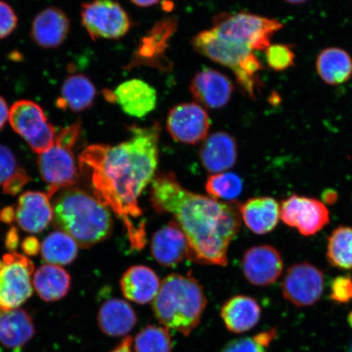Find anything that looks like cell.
Segmentation results:
<instances>
[{"label":"cell","mask_w":352,"mask_h":352,"mask_svg":"<svg viewBox=\"0 0 352 352\" xmlns=\"http://www.w3.org/2000/svg\"><path fill=\"white\" fill-rule=\"evenodd\" d=\"M129 138L110 146L92 144L78 157L82 173L89 176L98 199L121 219L132 248L146 244L145 228L136 223L142 217L139 199L153 182L160 160L161 127L132 126Z\"/></svg>","instance_id":"obj_1"},{"label":"cell","mask_w":352,"mask_h":352,"mask_svg":"<svg viewBox=\"0 0 352 352\" xmlns=\"http://www.w3.org/2000/svg\"><path fill=\"white\" fill-rule=\"evenodd\" d=\"M153 208L170 214L186 235L192 261L228 265V249L240 231V205L187 190L173 173L155 175L151 192Z\"/></svg>","instance_id":"obj_2"},{"label":"cell","mask_w":352,"mask_h":352,"mask_svg":"<svg viewBox=\"0 0 352 352\" xmlns=\"http://www.w3.org/2000/svg\"><path fill=\"white\" fill-rule=\"evenodd\" d=\"M54 224L83 248L109 239L113 228L112 213L98 197L76 188H66L56 198Z\"/></svg>","instance_id":"obj_3"},{"label":"cell","mask_w":352,"mask_h":352,"mask_svg":"<svg viewBox=\"0 0 352 352\" xmlns=\"http://www.w3.org/2000/svg\"><path fill=\"white\" fill-rule=\"evenodd\" d=\"M206 302L204 289L195 277L173 274L162 281L153 311L164 327L188 336L199 324Z\"/></svg>","instance_id":"obj_4"},{"label":"cell","mask_w":352,"mask_h":352,"mask_svg":"<svg viewBox=\"0 0 352 352\" xmlns=\"http://www.w3.org/2000/svg\"><path fill=\"white\" fill-rule=\"evenodd\" d=\"M192 45L198 54L230 69L242 91L249 98H256L261 86L258 73L263 65L249 47L226 41L211 30L197 34L192 38Z\"/></svg>","instance_id":"obj_5"},{"label":"cell","mask_w":352,"mask_h":352,"mask_svg":"<svg viewBox=\"0 0 352 352\" xmlns=\"http://www.w3.org/2000/svg\"><path fill=\"white\" fill-rule=\"evenodd\" d=\"M82 131L80 121L61 129L56 133L51 148L39 154V173L48 184L47 195L54 197L60 189L72 187L78 179V168L73 153Z\"/></svg>","instance_id":"obj_6"},{"label":"cell","mask_w":352,"mask_h":352,"mask_svg":"<svg viewBox=\"0 0 352 352\" xmlns=\"http://www.w3.org/2000/svg\"><path fill=\"white\" fill-rule=\"evenodd\" d=\"M283 28L280 21L250 12L220 13L212 32L226 41L245 44L252 50H266L274 34Z\"/></svg>","instance_id":"obj_7"},{"label":"cell","mask_w":352,"mask_h":352,"mask_svg":"<svg viewBox=\"0 0 352 352\" xmlns=\"http://www.w3.org/2000/svg\"><path fill=\"white\" fill-rule=\"evenodd\" d=\"M34 271V263L25 255H4L0 261V309H16L32 297Z\"/></svg>","instance_id":"obj_8"},{"label":"cell","mask_w":352,"mask_h":352,"mask_svg":"<svg viewBox=\"0 0 352 352\" xmlns=\"http://www.w3.org/2000/svg\"><path fill=\"white\" fill-rule=\"evenodd\" d=\"M8 121L33 151L41 154L54 146L56 131L43 109L34 101H17L10 109Z\"/></svg>","instance_id":"obj_9"},{"label":"cell","mask_w":352,"mask_h":352,"mask_svg":"<svg viewBox=\"0 0 352 352\" xmlns=\"http://www.w3.org/2000/svg\"><path fill=\"white\" fill-rule=\"evenodd\" d=\"M81 19L92 41L120 39L131 28L129 14L114 0H94L82 3Z\"/></svg>","instance_id":"obj_10"},{"label":"cell","mask_w":352,"mask_h":352,"mask_svg":"<svg viewBox=\"0 0 352 352\" xmlns=\"http://www.w3.org/2000/svg\"><path fill=\"white\" fill-rule=\"evenodd\" d=\"M280 205V219L302 236L316 235L329 223L327 205L316 198L292 195Z\"/></svg>","instance_id":"obj_11"},{"label":"cell","mask_w":352,"mask_h":352,"mask_svg":"<svg viewBox=\"0 0 352 352\" xmlns=\"http://www.w3.org/2000/svg\"><path fill=\"white\" fill-rule=\"evenodd\" d=\"M324 274L314 264H294L286 271L281 292L286 300L298 307H310L318 302L324 290Z\"/></svg>","instance_id":"obj_12"},{"label":"cell","mask_w":352,"mask_h":352,"mask_svg":"<svg viewBox=\"0 0 352 352\" xmlns=\"http://www.w3.org/2000/svg\"><path fill=\"white\" fill-rule=\"evenodd\" d=\"M210 120L208 112L197 103H184L170 110L166 129L175 142L196 144L208 138Z\"/></svg>","instance_id":"obj_13"},{"label":"cell","mask_w":352,"mask_h":352,"mask_svg":"<svg viewBox=\"0 0 352 352\" xmlns=\"http://www.w3.org/2000/svg\"><path fill=\"white\" fill-rule=\"evenodd\" d=\"M176 28L177 22L173 17L157 21L136 48L129 67L147 65L161 70L169 69L171 65L165 54Z\"/></svg>","instance_id":"obj_14"},{"label":"cell","mask_w":352,"mask_h":352,"mask_svg":"<svg viewBox=\"0 0 352 352\" xmlns=\"http://www.w3.org/2000/svg\"><path fill=\"white\" fill-rule=\"evenodd\" d=\"M241 270L250 284L267 286L275 283L283 275L284 261L274 246L255 245L245 250L241 259Z\"/></svg>","instance_id":"obj_15"},{"label":"cell","mask_w":352,"mask_h":352,"mask_svg":"<svg viewBox=\"0 0 352 352\" xmlns=\"http://www.w3.org/2000/svg\"><path fill=\"white\" fill-rule=\"evenodd\" d=\"M109 102L117 103L122 111L131 117L144 118L157 107V91L140 79H131L121 83L113 91L104 90Z\"/></svg>","instance_id":"obj_16"},{"label":"cell","mask_w":352,"mask_h":352,"mask_svg":"<svg viewBox=\"0 0 352 352\" xmlns=\"http://www.w3.org/2000/svg\"><path fill=\"white\" fill-rule=\"evenodd\" d=\"M189 89L193 98L201 107L219 109L230 102L234 87L226 74L205 67L195 74Z\"/></svg>","instance_id":"obj_17"},{"label":"cell","mask_w":352,"mask_h":352,"mask_svg":"<svg viewBox=\"0 0 352 352\" xmlns=\"http://www.w3.org/2000/svg\"><path fill=\"white\" fill-rule=\"evenodd\" d=\"M151 254L162 266L173 267L190 258V248L186 235L175 220L154 233L151 245Z\"/></svg>","instance_id":"obj_18"},{"label":"cell","mask_w":352,"mask_h":352,"mask_svg":"<svg viewBox=\"0 0 352 352\" xmlns=\"http://www.w3.org/2000/svg\"><path fill=\"white\" fill-rule=\"evenodd\" d=\"M237 144L226 131H217L201 143L199 157L204 168L212 174L226 173L237 160Z\"/></svg>","instance_id":"obj_19"},{"label":"cell","mask_w":352,"mask_h":352,"mask_svg":"<svg viewBox=\"0 0 352 352\" xmlns=\"http://www.w3.org/2000/svg\"><path fill=\"white\" fill-rule=\"evenodd\" d=\"M15 219L22 230L38 233L54 219L50 197L41 192L28 191L21 195L15 210Z\"/></svg>","instance_id":"obj_20"},{"label":"cell","mask_w":352,"mask_h":352,"mask_svg":"<svg viewBox=\"0 0 352 352\" xmlns=\"http://www.w3.org/2000/svg\"><path fill=\"white\" fill-rule=\"evenodd\" d=\"M70 23L65 13L56 7H48L35 16L30 35L38 46L56 48L63 44L69 33Z\"/></svg>","instance_id":"obj_21"},{"label":"cell","mask_w":352,"mask_h":352,"mask_svg":"<svg viewBox=\"0 0 352 352\" xmlns=\"http://www.w3.org/2000/svg\"><path fill=\"white\" fill-rule=\"evenodd\" d=\"M242 221L257 235L274 231L280 219V205L275 198L258 197L240 205Z\"/></svg>","instance_id":"obj_22"},{"label":"cell","mask_w":352,"mask_h":352,"mask_svg":"<svg viewBox=\"0 0 352 352\" xmlns=\"http://www.w3.org/2000/svg\"><path fill=\"white\" fill-rule=\"evenodd\" d=\"M120 285L126 299L138 305H147L157 296L161 283L156 272L151 267L135 265L123 274Z\"/></svg>","instance_id":"obj_23"},{"label":"cell","mask_w":352,"mask_h":352,"mask_svg":"<svg viewBox=\"0 0 352 352\" xmlns=\"http://www.w3.org/2000/svg\"><path fill=\"white\" fill-rule=\"evenodd\" d=\"M220 316L230 331L242 333L252 329L258 323L261 307L252 297L236 296L223 303Z\"/></svg>","instance_id":"obj_24"},{"label":"cell","mask_w":352,"mask_h":352,"mask_svg":"<svg viewBox=\"0 0 352 352\" xmlns=\"http://www.w3.org/2000/svg\"><path fill=\"white\" fill-rule=\"evenodd\" d=\"M136 323L138 316L133 308L122 299H109L100 307L98 325L101 331L109 336H126Z\"/></svg>","instance_id":"obj_25"},{"label":"cell","mask_w":352,"mask_h":352,"mask_svg":"<svg viewBox=\"0 0 352 352\" xmlns=\"http://www.w3.org/2000/svg\"><path fill=\"white\" fill-rule=\"evenodd\" d=\"M96 88L85 74H72L66 78L60 89L56 105L60 109L80 113L95 103Z\"/></svg>","instance_id":"obj_26"},{"label":"cell","mask_w":352,"mask_h":352,"mask_svg":"<svg viewBox=\"0 0 352 352\" xmlns=\"http://www.w3.org/2000/svg\"><path fill=\"white\" fill-rule=\"evenodd\" d=\"M35 333L32 318L23 309L0 312V343L10 349H20L32 340Z\"/></svg>","instance_id":"obj_27"},{"label":"cell","mask_w":352,"mask_h":352,"mask_svg":"<svg viewBox=\"0 0 352 352\" xmlns=\"http://www.w3.org/2000/svg\"><path fill=\"white\" fill-rule=\"evenodd\" d=\"M316 72L328 85H340L352 76V58L342 48L331 47L321 51L316 61Z\"/></svg>","instance_id":"obj_28"},{"label":"cell","mask_w":352,"mask_h":352,"mask_svg":"<svg viewBox=\"0 0 352 352\" xmlns=\"http://www.w3.org/2000/svg\"><path fill=\"white\" fill-rule=\"evenodd\" d=\"M33 285L42 300L55 302L68 294L72 277L63 267L45 264L34 272Z\"/></svg>","instance_id":"obj_29"},{"label":"cell","mask_w":352,"mask_h":352,"mask_svg":"<svg viewBox=\"0 0 352 352\" xmlns=\"http://www.w3.org/2000/svg\"><path fill=\"white\" fill-rule=\"evenodd\" d=\"M44 261L54 265H67L76 258L78 244L72 236L63 231L50 233L41 245Z\"/></svg>","instance_id":"obj_30"},{"label":"cell","mask_w":352,"mask_h":352,"mask_svg":"<svg viewBox=\"0 0 352 352\" xmlns=\"http://www.w3.org/2000/svg\"><path fill=\"white\" fill-rule=\"evenodd\" d=\"M327 257L330 265L352 270V227L340 226L329 236Z\"/></svg>","instance_id":"obj_31"},{"label":"cell","mask_w":352,"mask_h":352,"mask_svg":"<svg viewBox=\"0 0 352 352\" xmlns=\"http://www.w3.org/2000/svg\"><path fill=\"white\" fill-rule=\"evenodd\" d=\"M243 189V182L239 175L222 173L210 175L206 182L209 197L224 202L234 201Z\"/></svg>","instance_id":"obj_32"},{"label":"cell","mask_w":352,"mask_h":352,"mask_svg":"<svg viewBox=\"0 0 352 352\" xmlns=\"http://www.w3.org/2000/svg\"><path fill=\"white\" fill-rule=\"evenodd\" d=\"M135 352H171L173 341L169 329L147 325L132 340Z\"/></svg>","instance_id":"obj_33"},{"label":"cell","mask_w":352,"mask_h":352,"mask_svg":"<svg viewBox=\"0 0 352 352\" xmlns=\"http://www.w3.org/2000/svg\"><path fill=\"white\" fill-rule=\"evenodd\" d=\"M267 65L276 72H283L296 65V54L293 46L276 43L268 47L265 52Z\"/></svg>","instance_id":"obj_34"},{"label":"cell","mask_w":352,"mask_h":352,"mask_svg":"<svg viewBox=\"0 0 352 352\" xmlns=\"http://www.w3.org/2000/svg\"><path fill=\"white\" fill-rule=\"evenodd\" d=\"M275 336V329H272L256 336L236 338L227 343L221 352H265L264 346L270 344Z\"/></svg>","instance_id":"obj_35"},{"label":"cell","mask_w":352,"mask_h":352,"mask_svg":"<svg viewBox=\"0 0 352 352\" xmlns=\"http://www.w3.org/2000/svg\"><path fill=\"white\" fill-rule=\"evenodd\" d=\"M21 169L14 153L0 144V186L3 187Z\"/></svg>","instance_id":"obj_36"},{"label":"cell","mask_w":352,"mask_h":352,"mask_svg":"<svg viewBox=\"0 0 352 352\" xmlns=\"http://www.w3.org/2000/svg\"><path fill=\"white\" fill-rule=\"evenodd\" d=\"M330 298L338 303H349L352 301V277L337 276L330 286Z\"/></svg>","instance_id":"obj_37"},{"label":"cell","mask_w":352,"mask_h":352,"mask_svg":"<svg viewBox=\"0 0 352 352\" xmlns=\"http://www.w3.org/2000/svg\"><path fill=\"white\" fill-rule=\"evenodd\" d=\"M19 19L10 4L0 0V39L6 38L14 32Z\"/></svg>","instance_id":"obj_38"},{"label":"cell","mask_w":352,"mask_h":352,"mask_svg":"<svg viewBox=\"0 0 352 352\" xmlns=\"http://www.w3.org/2000/svg\"><path fill=\"white\" fill-rule=\"evenodd\" d=\"M32 178L26 173L24 169H21L7 184H4L3 192L12 196L19 193L26 184L30 182Z\"/></svg>","instance_id":"obj_39"},{"label":"cell","mask_w":352,"mask_h":352,"mask_svg":"<svg viewBox=\"0 0 352 352\" xmlns=\"http://www.w3.org/2000/svg\"><path fill=\"white\" fill-rule=\"evenodd\" d=\"M41 248L38 240L34 236L26 237L21 243L22 250L25 254L30 255V256L37 255Z\"/></svg>","instance_id":"obj_40"},{"label":"cell","mask_w":352,"mask_h":352,"mask_svg":"<svg viewBox=\"0 0 352 352\" xmlns=\"http://www.w3.org/2000/svg\"><path fill=\"white\" fill-rule=\"evenodd\" d=\"M20 243V237L19 231L16 228H12L10 231L7 232L6 244L7 248L11 252L19 248Z\"/></svg>","instance_id":"obj_41"},{"label":"cell","mask_w":352,"mask_h":352,"mask_svg":"<svg viewBox=\"0 0 352 352\" xmlns=\"http://www.w3.org/2000/svg\"><path fill=\"white\" fill-rule=\"evenodd\" d=\"M10 109L8 108V104L2 96H0V130L6 126V122L10 118Z\"/></svg>","instance_id":"obj_42"},{"label":"cell","mask_w":352,"mask_h":352,"mask_svg":"<svg viewBox=\"0 0 352 352\" xmlns=\"http://www.w3.org/2000/svg\"><path fill=\"white\" fill-rule=\"evenodd\" d=\"M338 195L333 189H327L322 193V202L325 205H333L337 202Z\"/></svg>","instance_id":"obj_43"},{"label":"cell","mask_w":352,"mask_h":352,"mask_svg":"<svg viewBox=\"0 0 352 352\" xmlns=\"http://www.w3.org/2000/svg\"><path fill=\"white\" fill-rule=\"evenodd\" d=\"M15 219V210L12 206L4 208L0 212V221L6 223H11Z\"/></svg>","instance_id":"obj_44"},{"label":"cell","mask_w":352,"mask_h":352,"mask_svg":"<svg viewBox=\"0 0 352 352\" xmlns=\"http://www.w3.org/2000/svg\"><path fill=\"white\" fill-rule=\"evenodd\" d=\"M132 340H133V338L131 337L126 336L124 338V340H122L121 343L118 344L116 349H113L111 352H132Z\"/></svg>","instance_id":"obj_45"},{"label":"cell","mask_w":352,"mask_h":352,"mask_svg":"<svg viewBox=\"0 0 352 352\" xmlns=\"http://www.w3.org/2000/svg\"><path fill=\"white\" fill-rule=\"evenodd\" d=\"M135 6L142 8H148L155 6L160 0H130Z\"/></svg>","instance_id":"obj_46"},{"label":"cell","mask_w":352,"mask_h":352,"mask_svg":"<svg viewBox=\"0 0 352 352\" xmlns=\"http://www.w3.org/2000/svg\"><path fill=\"white\" fill-rule=\"evenodd\" d=\"M283 1L289 4H302L309 1V0H283Z\"/></svg>","instance_id":"obj_47"},{"label":"cell","mask_w":352,"mask_h":352,"mask_svg":"<svg viewBox=\"0 0 352 352\" xmlns=\"http://www.w3.org/2000/svg\"><path fill=\"white\" fill-rule=\"evenodd\" d=\"M349 323L350 324V327H352V311L350 312V314L349 316Z\"/></svg>","instance_id":"obj_48"},{"label":"cell","mask_w":352,"mask_h":352,"mask_svg":"<svg viewBox=\"0 0 352 352\" xmlns=\"http://www.w3.org/2000/svg\"><path fill=\"white\" fill-rule=\"evenodd\" d=\"M0 352H1V350H0Z\"/></svg>","instance_id":"obj_49"}]
</instances>
